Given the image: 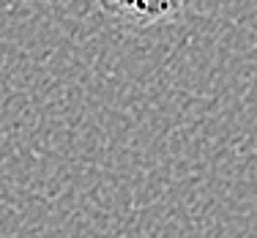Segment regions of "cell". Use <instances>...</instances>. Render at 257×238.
<instances>
[{"instance_id": "cell-1", "label": "cell", "mask_w": 257, "mask_h": 238, "mask_svg": "<svg viewBox=\"0 0 257 238\" xmlns=\"http://www.w3.org/2000/svg\"><path fill=\"white\" fill-rule=\"evenodd\" d=\"M101 11L123 28H154L178 20L186 0H99Z\"/></svg>"}]
</instances>
